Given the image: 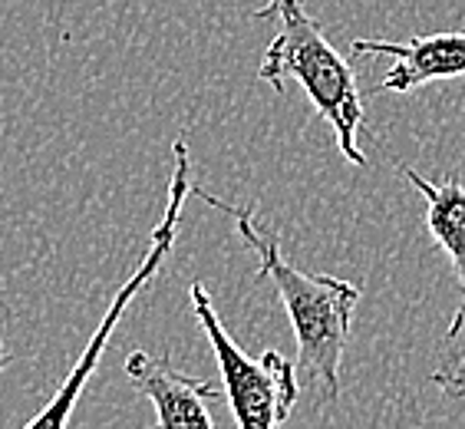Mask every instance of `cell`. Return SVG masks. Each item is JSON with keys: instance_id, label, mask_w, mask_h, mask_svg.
I'll return each mask as SVG.
<instances>
[{"instance_id": "obj_1", "label": "cell", "mask_w": 465, "mask_h": 429, "mask_svg": "<svg viewBox=\"0 0 465 429\" xmlns=\"http://www.w3.org/2000/svg\"><path fill=\"white\" fill-rule=\"evenodd\" d=\"M192 195L202 198L205 205L232 214L234 228L258 254V277L271 281L284 304L291 327L297 337V374L307 376L311 384L323 386V394H341V364L350 340V324L360 304V287L333 274H304L291 261L281 258L278 242L268 234L261 218L251 208L232 205L224 198L212 195L208 188L192 185Z\"/></svg>"}, {"instance_id": "obj_2", "label": "cell", "mask_w": 465, "mask_h": 429, "mask_svg": "<svg viewBox=\"0 0 465 429\" xmlns=\"http://www.w3.org/2000/svg\"><path fill=\"white\" fill-rule=\"evenodd\" d=\"M254 17L281 24L261 56L258 80L278 93L287 83H297L313 109L331 123L343 159L353 165H367V153L360 149L363 99H360L357 73L333 50L321 24L307 14V0H268Z\"/></svg>"}, {"instance_id": "obj_3", "label": "cell", "mask_w": 465, "mask_h": 429, "mask_svg": "<svg viewBox=\"0 0 465 429\" xmlns=\"http://www.w3.org/2000/svg\"><path fill=\"white\" fill-rule=\"evenodd\" d=\"M192 311L202 324V334L208 337L218 360V374L224 384V400L232 410L234 423L242 429H271L284 423L294 413L297 394V367L278 350H264L261 357H248L234 337L224 331L205 284H192Z\"/></svg>"}, {"instance_id": "obj_4", "label": "cell", "mask_w": 465, "mask_h": 429, "mask_svg": "<svg viewBox=\"0 0 465 429\" xmlns=\"http://www.w3.org/2000/svg\"><path fill=\"white\" fill-rule=\"evenodd\" d=\"M172 159H175V169H172V182H169V205H165L162 222L155 224L153 242H149V251H145L143 264H139V268L133 271V277H129V281L116 291L106 317L99 321L96 334H93L90 344H86V350H83V357L76 360V367H73L70 376L60 384V390L54 394V400L46 403L44 410L30 420V429L63 426V423L70 420L73 406L80 403L83 390H86V384H90L93 370H96V364H99V357H103V350H106L109 337H113V331H116L123 311L129 307V301H133V297L149 284V277L165 264V258H169L172 244H175V232H179V222H182V205H185V198L192 195V153H188L185 139H175V143H172Z\"/></svg>"}, {"instance_id": "obj_5", "label": "cell", "mask_w": 465, "mask_h": 429, "mask_svg": "<svg viewBox=\"0 0 465 429\" xmlns=\"http://www.w3.org/2000/svg\"><path fill=\"white\" fill-rule=\"evenodd\" d=\"M410 185L426 198V228L436 238V244L449 254L452 268L462 284V304L452 314V324L446 331V344H456L465 334V185L462 182H436L422 179L412 165H400ZM432 384L449 396H465V350L459 357H449V364L432 374Z\"/></svg>"}, {"instance_id": "obj_6", "label": "cell", "mask_w": 465, "mask_h": 429, "mask_svg": "<svg viewBox=\"0 0 465 429\" xmlns=\"http://www.w3.org/2000/svg\"><path fill=\"white\" fill-rule=\"evenodd\" d=\"M125 376L129 384L153 400L155 416H159L162 429H212L215 416H212V403L224 400V386L188 376L175 370L169 360L153 357L145 350H133L125 357Z\"/></svg>"}, {"instance_id": "obj_7", "label": "cell", "mask_w": 465, "mask_h": 429, "mask_svg": "<svg viewBox=\"0 0 465 429\" xmlns=\"http://www.w3.org/2000/svg\"><path fill=\"white\" fill-rule=\"evenodd\" d=\"M357 56H390L393 66L383 76L386 93H412L436 80L465 76V34H426L412 36L406 44L386 40H353L350 46Z\"/></svg>"}, {"instance_id": "obj_8", "label": "cell", "mask_w": 465, "mask_h": 429, "mask_svg": "<svg viewBox=\"0 0 465 429\" xmlns=\"http://www.w3.org/2000/svg\"><path fill=\"white\" fill-rule=\"evenodd\" d=\"M10 364H14V354H10L7 344H4V337H0V374H4V370H7Z\"/></svg>"}]
</instances>
